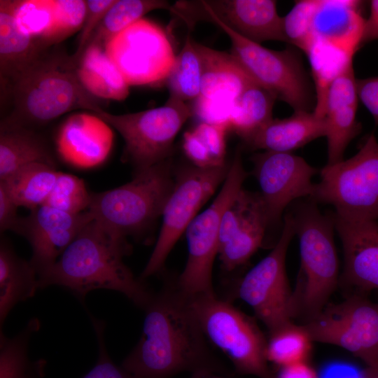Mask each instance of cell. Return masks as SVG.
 Masks as SVG:
<instances>
[{
    "instance_id": "1",
    "label": "cell",
    "mask_w": 378,
    "mask_h": 378,
    "mask_svg": "<svg viewBox=\"0 0 378 378\" xmlns=\"http://www.w3.org/2000/svg\"><path fill=\"white\" fill-rule=\"evenodd\" d=\"M141 336L120 365L135 378H172L181 372L211 371L229 375L211 351L190 307L176 285L166 283L144 309Z\"/></svg>"
},
{
    "instance_id": "2",
    "label": "cell",
    "mask_w": 378,
    "mask_h": 378,
    "mask_svg": "<svg viewBox=\"0 0 378 378\" xmlns=\"http://www.w3.org/2000/svg\"><path fill=\"white\" fill-rule=\"evenodd\" d=\"M130 251L126 238L92 218L57 262L38 274L39 288L62 286L80 300L96 289L115 290L144 309L154 292L124 263Z\"/></svg>"
},
{
    "instance_id": "3",
    "label": "cell",
    "mask_w": 378,
    "mask_h": 378,
    "mask_svg": "<svg viewBox=\"0 0 378 378\" xmlns=\"http://www.w3.org/2000/svg\"><path fill=\"white\" fill-rule=\"evenodd\" d=\"M5 88L13 110L2 120L32 129L74 109L92 112L100 107L80 82L70 57L63 54L45 52Z\"/></svg>"
},
{
    "instance_id": "4",
    "label": "cell",
    "mask_w": 378,
    "mask_h": 378,
    "mask_svg": "<svg viewBox=\"0 0 378 378\" xmlns=\"http://www.w3.org/2000/svg\"><path fill=\"white\" fill-rule=\"evenodd\" d=\"M293 216L301 265L292 292V314L293 318L302 316L307 322L323 309L337 286L335 224L333 216L322 214L313 202L302 204Z\"/></svg>"
},
{
    "instance_id": "5",
    "label": "cell",
    "mask_w": 378,
    "mask_h": 378,
    "mask_svg": "<svg viewBox=\"0 0 378 378\" xmlns=\"http://www.w3.org/2000/svg\"><path fill=\"white\" fill-rule=\"evenodd\" d=\"M174 181L168 158L136 172L131 181L121 186L90 192L88 211L124 238L139 236L162 216Z\"/></svg>"
},
{
    "instance_id": "6",
    "label": "cell",
    "mask_w": 378,
    "mask_h": 378,
    "mask_svg": "<svg viewBox=\"0 0 378 378\" xmlns=\"http://www.w3.org/2000/svg\"><path fill=\"white\" fill-rule=\"evenodd\" d=\"M194 22H213L230 38L231 54L246 72L276 98L288 104L294 111H314L312 88L301 59L292 48L274 50L238 34L195 1Z\"/></svg>"
},
{
    "instance_id": "7",
    "label": "cell",
    "mask_w": 378,
    "mask_h": 378,
    "mask_svg": "<svg viewBox=\"0 0 378 378\" xmlns=\"http://www.w3.org/2000/svg\"><path fill=\"white\" fill-rule=\"evenodd\" d=\"M187 297L206 340L226 356L237 373L272 378L267 340L251 318L216 293Z\"/></svg>"
},
{
    "instance_id": "8",
    "label": "cell",
    "mask_w": 378,
    "mask_h": 378,
    "mask_svg": "<svg viewBox=\"0 0 378 378\" xmlns=\"http://www.w3.org/2000/svg\"><path fill=\"white\" fill-rule=\"evenodd\" d=\"M311 199L332 205L337 216L378 221V141L369 134L353 157L320 170Z\"/></svg>"
},
{
    "instance_id": "9",
    "label": "cell",
    "mask_w": 378,
    "mask_h": 378,
    "mask_svg": "<svg viewBox=\"0 0 378 378\" xmlns=\"http://www.w3.org/2000/svg\"><path fill=\"white\" fill-rule=\"evenodd\" d=\"M91 113L122 136L121 160L135 173L169 158L176 136L193 114L186 102L170 97L162 106L135 113L113 114L102 107Z\"/></svg>"
},
{
    "instance_id": "10",
    "label": "cell",
    "mask_w": 378,
    "mask_h": 378,
    "mask_svg": "<svg viewBox=\"0 0 378 378\" xmlns=\"http://www.w3.org/2000/svg\"><path fill=\"white\" fill-rule=\"evenodd\" d=\"M246 176L240 153L237 152L216 197L208 208L195 216L185 232L188 259L176 283L187 296L215 294L212 270L218 255L221 219L228 205L242 188Z\"/></svg>"
},
{
    "instance_id": "11",
    "label": "cell",
    "mask_w": 378,
    "mask_h": 378,
    "mask_svg": "<svg viewBox=\"0 0 378 378\" xmlns=\"http://www.w3.org/2000/svg\"><path fill=\"white\" fill-rule=\"evenodd\" d=\"M295 234L293 216L288 213L274 248L244 275L235 290V296L252 308L270 333L292 323V292L286 276V255Z\"/></svg>"
},
{
    "instance_id": "12",
    "label": "cell",
    "mask_w": 378,
    "mask_h": 378,
    "mask_svg": "<svg viewBox=\"0 0 378 378\" xmlns=\"http://www.w3.org/2000/svg\"><path fill=\"white\" fill-rule=\"evenodd\" d=\"M229 169L230 164L211 169L193 166L178 172L163 209L161 230L141 274V280L160 272L181 234L185 233L201 207L223 183Z\"/></svg>"
},
{
    "instance_id": "13",
    "label": "cell",
    "mask_w": 378,
    "mask_h": 378,
    "mask_svg": "<svg viewBox=\"0 0 378 378\" xmlns=\"http://www.w3.org/2000/svg\"><path fill=\"white\" fill-rule=\"evenodd\" d=\"M104 50L129 85L167 80L176 59L166 31L144 18L115 35Z\"/></svg>"
},
{
    "instance_id": "14",
    "label": "cell",
    "mask_w": 378,
    "mask_h": 378,
    "mask_svg": "<svg viewBox=\"0 0 378 378\" xmlns=\"http://www.w3.org/2000/svg\"><path fill=\"white\" fill-rule=\"evenodd\" d=\"M312 341L336 345L378 365V304L360 297L325 307L302 325Z\"/></svg>"
},
{
    "instance_id": "15",
    "label": "cell",
    "mask_w": 378,
    "mask_h": 378,
    "mask_svg": "<svg viewBox=\"0 0 378 378\" xmlns=\"http://www.w3.org/2000/svg\"><path fill=\"white\" fill-rule=\"evenodd\" d=\"M251 161L269 225L280 221L291 202L312 195V178L318 170L302 158L292 153L264 151L253 155Z\"/></svg>"
},
{
    "instance_id": "16",
    "label": "cell",
    "mask_w": 378,
    "mask_h": 378,
    "mask_svg": "<svg viewBox=\"0 0 378 378\" xmlns=\"http://www.w3.org/2000/svg\"><path fill=\"white\" fill-rule=\"evenodd\" d=\"M268 226L260 194L242 188L221 219L218 255L223 269L232 272L246 263L261 246Z\"/></svg>"
},
{
    "instance_id": "17",
    "label": "cell",
    "mask_w": 378,
    "mask_h": 378,
    "mask_svg": "<svg viewBox=\"0 0 378 378\" xmlns=\"http://www.w3.org/2000/svg\"><path fill=\"white\" fill-rule=\"evenodd\" d=\"M92 216L87 210L69 214L46 204L31 211L23 217L20 235L30 244V262L38 276L59 258Z\"/></svg>"
},
{
    "instance_id": "18",
    "label": "cell",
    "mask_w": 378,
    "mask_h": 378,
    "mask_svg": "<svg viewBox=\"0 0 378 378\" xmlns=\"http://www.w3.org/2000/svg\"><path fill=\"white\" fill-rule=\"evenodd\" d=\"M199 6L232 30L260 44L267 41L286 42L282 17L273 0L197 1Z\"/></svg>"
},
{
    "instance_id": "19",
    "label": "cell",
    "mask_w": 378,
    "mask_h": 378,
    "mask_svg": "<svg viewBox=\"0 0 378 378\" xmlns=\"http://www.w3.org/2000/svg\"><path fill=\"white\" fill-rule=\"evenodd\" d=\"M353 62L347 64L330 85L325 111L328 164L343 160L344 153L361 130L356 120L358 104Z\"/></svg>"
},
{
    "instance_id": "20",
    "label": "cell",
    "mask_w": 378,
    "mask_h": 378,
    "mask_svg": "<svg viewBox=\"0 0 378 378\" xmlns=\"http://www.w3.org/2000/svg\"><path fill=\"white\" fill-rule=\"evenodd\" d=\"M342 244L344 277L364 290L378 289V221H352L333 215Z\"/></svg>"
},
{
    "instance_id": "21",
    "label": "cell",
    "mask_w": 378,
    "mask_h": 378,
    "mask_svg": "<svg viewBox=\"0 0 378 378\" xmlns=\"http://www.w3.org/2000/svg\"><path fill=\"white\" fill-rule=\"evenodd\" d=\"M361 1L318 0L313 20L314 43L332 46L354 57L360 48L365 19Z\"/></svg>"
},
{
    "instance_id": "22",
    "label": "cell",
    "mask_w": 378,
    "mask_h": 378,
    "mask_svg": "<svg viewBox=\"0 0 378 378\" xmlns=\"http://www.w3.org/2000/svg\"><path fill=\"white\" fill-rule=\"evenodd\" d=\"M326 136L325 118L317 116L313 111H294L288 118H273L244 141L255 149L292 153Z\"/></svg>"
},
{
    "instance_id": "23",
    "label": "cell",
    "mask_w": 378,
    "mask_h": 378,
    "mask_svg": "<svg viewBox=\"0 0 378 378\" xmlns=\"http://www.w3.org/2000/svg\"><path fill=\"white\" fill-rule=\"evenodd\" d=\"M108 125L91 113H78L68 118L59 131V152L69 160L94 163L108 153L112 142Z\"/></svg>"
},
{
    "instance_id": "24",
    "label": "cell",
    "mask_w": 378,
    "mask_h": 378,
    "mask_svg": "<svg viewBox=\"0 0 378 378\" xmlns=\"http://www.w3.org/2000/svg\"><path fill=\"white\" fill-rule=\"evenodd\" d=\"M202 62L200 97L234 101L254 80L231 53L214 50L195 42Z\"/></svg>"
},
{
    "instance_id": "25",
    "label": "cell",
    "mask_w": 378,
    "mask_h": 378,
    "mask_svg": "<svg viewBox=\"0 0 378 378\" xmlns=\"http://www.w3.org/2000/svg\"><path fill=\"white\" fill-rule=\"evenodd\" d=\"M46 48L22 31L16 23L12 0L0 1V76L5 88L38 59Z\"/></svg>"
},
{
    "instance_id": "26",
    "label": "cell",
    "mask_w": 378,
    "mask_h": 378,
    "mask_svg": "<svg viewBox=\"0 0 378 378\" xmlns=\"http://www.w3.org/2000/svg\"><path fill=\"white\" fill-rule=\"evenodd\" d=\"M34 162L57 168L45 139L34 129L1 121L0 180L18 169Z\"/></svg>"
},
{
    "instance_id": "27",
    "label": "cell",
    "mask_w": 378,
    "mask_h": 378,
    "mask_svg": "<svg viewBox=\"0 0 378 378\" xmlns=\"http://www.w3.org/2000/svg\"><path fill=\"white\" fill-rule=\"evenodd\" d=\"M39 288L38 274L30 262L19 257L5 238L0 243V323L11 309L33 297Z\"/></svg>"
},
{
    "instance_id": "28",
    "label": "cell",
    "mask_w": 378,
    "mask_h": 378,
    "mask_svg": "<svg viewBox=\"0 0 378 378\" xmlns=\"http://www.w3.org/2000/svg\"><path fill=\"white\" fill-rule=\"evenodd\" d=\"M76 73L82 85L97 98L122 101L129 94L130 85L102 47L88 46L76 64Z\"/></svg>"
},
{
    "instance_id": "29",
    "label": "cell",
    "mask_w": 378,
    "mask_h": 378,
    "mask_svg": "<svg viewBox=\"0 0 378 378\" xmlns=\"http://www.w3.org/2000/svg\"><path fill=\"white\" fill-rule=\"evenodd\" d=\"M59 172L43 163L24 165L0 180L18 206L31 211L44 204L56 182Z\"/></svg>"
},
{
    "instance_id": "30",
    "label": "cell",
    "mask_w": 378,
    "mask_h": 378,
    "mask_svg": "<svg viewBox=\"0 0 378 378\" xmlns=\"http://www.w3.org/2000/svg\"><path fill=\"white\" fill-rule=\"evenodd\" d=\"M276 97L255 80L237 97L230 120V129L246 139L269 122Z\"/></svg>"
},
{
    "instance_id": "31",
    "label": "cell",
    "mask_w": 378,
    "mask_h": 378,
    "mask_svg": "<svg viewBox=\"0 0 378 378\" xmlns=\"http://www.w3.org/2000/svg\"><path fill=\"white\" fill-rule=\"evenodd\" d=\"M39 328L38 319L32 318L23 330L11 337L1 330L0 378H44L46 361H31L27 351L32 334Z\"/></svg>"
},
{
    "instance_id": "32",
    "label": "cell",
    "mask_w": 378,
    "mask_h": 378,
    "mask_svg": "<svg viewBox=\"0 0 378 378\" xmlns=\"http://www.w3.org/2000/svg\"><path fill=\"white\" fill-rule=\"evenodd\" d=\"M172 6L162 0H115L107 10L88 44L105 48L106 43L125 29L156 9L171 11Z\"/></svg>"
},
{
    "instance_id": "33",
    "label": "cell",
    "mask_w": 378,
    "mask_h": 378,
    "mask_svg": "<svg viewBox=\"0 0 378 378\" xmlns=\"http://www.w3.org/2000/svg\"><path fill=\"white\" fill-rule=\"evenodd\" d=\"M202 74V62L195 41L188 34L167 78L169 97L183 102L196 100L201 92Z\"/></svg>"
},
{
    "instance_id": "34",
    "label": "cell",
    "mask_w": 378,
    "mask_h": 378,
    "mask_svg": "<svg viewBox=\"0 0 378 378\" xmlns=\"http://www.w3.org/2000/svg\"><path fill=\"white\" fill-rule=\"evenodd\" d=\"M309 58L316 90L314 113L324 118L328 89L332 81L351 62L354 57L326 44L314 43L307 55Z\"/></svg>"
},
{
    "instance_id": "35",
    "label": "cell",
    "mask_w": 378,
    "mask_h": 378,
    "mask_svg": "<svg viewBox=\"0 0 378 378\" xmlns=\"http://www.w3.org/2000/svg\"><path fill=\"white\" fill-rule=\"evenodd\" d=\"M20 29L45 48L57 43L52 0H12Z\"/></svg>"
},
{
    "instance_id": "36",
    "label": "cell",
    "mask_w": 378,
    "mask_h": 378,
    "mask_svg": "<svg viewBox=\"0 0 378 378\" xmlns=\"http://www.w3.org/2000/svg\"><path fill=\"white\" fill-rule=\"evenodd\" d=\"M312 342L302 326L290 323L270 333L267 341L266 358L279 368L306 362Z\"/></svg>"
},
{
    "instance_id": "37",
    "label": "cell",
    "mask_w": 378,
    "mask_h": 378,
    "mask_svg": "<svg viewBox=\"0 0 378 378\" xmlns=\"http://www.w3.org/2000/svg\"><path fill=\"white\" fill-rule=\"evenodd\" d=\"M227 128L200 122L192 130L191 148L200 166L205 169L226 165Z\"/></svg>"
},
{
    "instance_id": "38",
    "label": "cell",
    "mask_w": 378,
    "mask_h": 378,
    "mask_svg": "<svg viewBox=\"0 0 378 378\" xmlns=\"http://www.w3.org/2000/svg\"><path fill=\"white\" fill-rule=\"evenodd\" d=\"M318 0H300L282 18L286 42L309 54L314 44L313 20Z\"/></svg>"
},
{
    "instance_id": "39",
    "label": "cell",
    "mask_w": 378,
    "mask_h": 378,
    "mask_svg": "<svg viewBox=\"0 0 378 378\" xmlns=\"http://www.w3.org/2000/svg\"><path fill=\"white\" fill-rule=\"evenodd\" d=\"M90 192L82 179L59 172L54 187L44 204L72 214L88 210Z\"/></svg>"
},
{
    "instance_id": "40",
    "label": "cell",
    "mask_w": 378,
    "mask_h": 378,
    "mask_svg": "<svg viewBox=\"0 0 378 378\" xmlns=\"http://www.w3.org/2000/svg\"><path fill=\"white\" fill-rule=\"evenodd\" d=\"M56 41L60 42L81 29L87 13L86 1L52 0Z\"/></svg>"
},
{
    "instance_id": "41",
    "label": "cell",
    "mask_w": 378,
    "mask_h": 378,
    "mask_svg": "<svg viewBox=\"0 0 378 378\" xmlns=\"http://www.w3.org/2000/svg\"><path fill=\"white\" fill-rule=\"evenodd\" d=\"M91 320L98 342V359L83 378H135L121 365H115L110 358L105 345L104 322L94 317Z\"/></svg>"
},
{
    "instance_id": "42",
    "label": "cell",
    "mask_w": 378,
    "mask_h": 378,
    "mask_svg": "<svg viewBox=\"0 0 378 378\" xmlns=\"http://www.w3.org/2000/svg\"><path fill=\"white\" fill-rule=\"evenodd\" d=\"M115 1V0L86 1L87 13L78 37L77 49L76 52L70 56L71 62L76 66L83 52L88 48L92 36L97 29L102 18Z\"/></svg>"
},
{
    "instance_id": "43",
    "label": "cell",
    "mask_w": 378,
    "mask_h": 378,
    "mask_svg": "<svg viewBox=\"0 0 378 378\" xmlns=\"http://www.w3.org/2000/svg\"><path fill=\"white\" fill-rule=\"evenodd\" d=\"M234 101L199 97L195 100L194 113L202 122L221 125L230 129Z\"/></svg>"
},
{
    "instance_id": "44",
    "label": "cell",
    "mask_w": 378,
    "mask_h": 378,
    "mask_svg": "<svg viewBox=\"0 0 378 378\" xmlns=\"http://www.w3.org/2000/svg\"><path fill=\"white\" fill-rule=\"evenodd\" d=\"M18 207L4 186L0 183V230L1 233L10 230L20 234L23 217L18 215Z\"/></svg>"
},
{
    "instance_id": "45",
    "label": "cell",
    "mask_w": 378,
    "mask_h": 378,
    "mask_svg": "<svg viewBox=\"0 0 378 378\" xmlns=\"http://www.w3.org/2000/svg\"><path fill=\"white\" fill-rule=\"evenodd\" d=\"M358 99L378 125V76L356 79Z\"/></svg>"
},
{
    "instance_id": "46",
    "label": "cell",
    "mask_w": 378,
    "mask_h": 378,
    "mask_svg": "<svg viewBox=\"0 0 378 378\" xmlns=\"http://www.w3.org/2000/svg\"><path fill=\"white\" fill-rule=\"evenodd\" d=\"M359 370L353 365L334 362L325 365L318 373V378H358Z\"/></svg>"
},
{
    "instance_id": "47",
    "label": "cell",
    "mask_w": 378,
    "mask_h": 378,
    "mask_svg": "<svg viewBox=\"0 0 378 378\" xmlns=\"http://www.w3.org/2000/svg\"><path fill=\"white\" fill-rule=\"evenodd\" d=\"M370 15L364 22L360 48L378 39V0L370 1Z\"/></svg>"
},
{
    "instance_id": "48",
    "label": "cell",
    "mask_w": 378,
    "mask_h": 378,
    "mask_svg": "<svg viewBox=\"0 0 378 378\" xmlns=\"http://www.w3.org/2000/svg\"><path fill=\"white\" fill-rule=\"evenodd\" d=\"M275 378H318V373L307 362L280 368Z\"/></svg>"
},
{
    "instance_id": "49",
    "label": "cell",
    "mask_w": 378,
    "mask_h": 378,
    "mask_svg": "<svg viewBox=\"0 0 378 378\" xmlns=\"http://www.w3.org/2000/svg\"><path fill=\"white\" fill-rule=\"evenodd\" d=\"M358 378H378V365L359 370Z\"/></svg>"
},
{
    "instance_id": "50",
    "label": "cell",
    "mask_w": 378,
    "mask_h": 378,
    "mask_svg": "<svg viewBox=\"0 0 378 378\" xmlns=\"http://www.w3.org/2000/svg\"><path fill=\"white\" fill-rule=\"evenodd\" d=\"M190 374V378H231L228 375L211 371H201Z\"/></svg>"
}]
</instances>
